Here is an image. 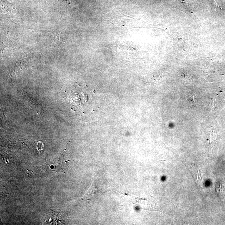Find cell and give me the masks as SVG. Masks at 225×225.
<instances>
[{
	"label": "cell",
	"instance_id": "cell-5",
	"mask_svg": "<svg viewBox=\"0 0 225 225\" xmlns=\"http://www.w3.org/2000/svg\"><path fill=\"white\" fill-rule=\"evenodd\" d=\"M188 101L191 104H194L195 103L194 98V96H190L188 97Z\"/></svg>",
	"mask_w": 225,
	"mask_h": 225
},
{
	"label": "cell",
	"instance_id": "cell-2",
	"mask_svg": "<svg viewBox=\"0 0 225 225\" xmlns=\"http://www.w3.org/2000/svg\"><path fill=\"white\" fill-rule=\"evenodd\" d=\"M216 191L221 202L225 203V189L221 182L219 181L217 183Z\"/></svg>",
	"mask_w": 225,
	"mask_h": 225
},
{
	"label": "cell",
	"instance_id": "cell-3",
	"mask_svg": "<svg viewBox=\"0 0 225 225\" xmlns=\"http://www.w3.org/2000/svg\"><path fill=\"white\" fill-rule=\"evenodd\" d=\"M215 139H216L215 133L214 132V128H212V129L209 131V133H208V137L207 138L206 141L208 142V143L211 144L215 140Z\"/></svg>",
	"mask_w": 225,
	"mask_h": 225
},
{
	"label": "cell",
	"instance_id": "cell-4",
	"mask_svg": "<svg viewBox=\"0 0 225 225\" xmlns=\"http://www.w3.org/2000/svg\"><path fill=\"white\" fill-rule=\"evenodd\" d=\"M224 0H215V5L217 8H222L224 5Z\"/></svg>",
	"mask_w": 225,
	"mask_h": 225
},
{
	"label": "cell",
	"instance_id": "cell-1",
	"mask_svg": "<svg viewBox=\"0 0 225 225\" xmlns=\"http://www.w3.org/2000/svg\"><path fill=\"white\" fill-rule=\"evenodd\" d=\"M192 171V173L193 174L195 179L196 180L198 185H199L200 186H203V178L201 171L196 167H193Z\"/></svg>",
	"mask_w": 225,
	"mask_h": 225
}]
</instances>
